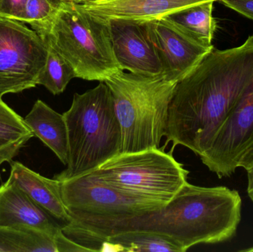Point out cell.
I'll use <instances>...</instances> for the list:
<instances>
[{
  "label": "cell",
  "mask_w": 253,
  "mask_h": 252,
  "mask_svg": "<svg viewBox=\"0 0 253 252\" xmlns=\"http://www.w3.org/2000/svg\"><path fill=\"white\" fill-rule=\"evenodd\" d=\"M213 1L202 3L168 16L172 22L207 45H212L217 22L212 16Z\"/></svg>",
  "instance_id": "18"
},
{
  "label": "cell",
  "mask_w": 253,
  "mask_h": 252,
  "mask_svg": "<svg viewBox=\"0 0 253 252\" xmlns=\"http://www.w3.org/2000/svg\"><path fill=\"white\" fill-rule=\"evenodd\" d=\"M0 226L31 228L56 238L63 225L7 181L0 186Z\"/></svg>",
  "instance_id": "13"
},
{
  "label": "cell",
  "mask_w": 253,
  "mask_h": 252,
  "mask_svg": "<svg viewBox=\"0 0 253 252\" xmlns=\"http://www.w3.org/2000/svg\"><path fill=\"white\" fill-rule=\"evenodd\" d=\"M242 206L238 191L187 182L169 202L154 211L129 218L74 221L102 244L110 235L145 231L171 238L184 252L199 244H220L234 238Z\"/></svg>",
  "instance_id": "2"
},
{
  "label": "cell",
  "mask_w": 253,
  "mask_h": 252,
  "mask_svg": "<svg viewBox=\"0 0 253 252\" xmlns=\"http://www.w3.org/2000/svg\"><path fill=\"white\" fill-rule=\"evenodd\" d=\"M56 6L50 22L36 32L68 61L77 78L105 81L122 71L114 56L108 22L80 4L56 1Z\"/></svg>",
  "instance_id": "5"
},
{
  "label": "cell",
  "mask_w": 253,
  "mask_h": 252,
  "mask_svg": "<svg viewBox=\"0 0 253 252\" xmlns=\"http://www.w3.org/2000/svg\"><path fill=\"white\" fill-rule=\"evenodd\" d=\"M105 82L109 87L122 130L121 153L160 148L168 108L176 82L162 75L120 71Z\"/></svg>",
  "instance_id": "4"
},
{
  "label": "cell",
  "mask_w": 253,
  "mask_h": 252,
  "mask_svg": "<svg viewBox=\"0 0 253 252\" xmlns=\"http://www.w3.org/2000/svg\"><path fill=\"white\" fill-rule=\"evenodd\" d=\"M56 7L53 0H26L19 21L29 23L34 31H39L50 22Z\"/></svg>",
  "instance_id": "21"
},
{
  "label": "cell",
  "mask_w": 253,
  "mask_h": 252,
  "mask_svg": "<svg viewBox=\"0 0 253 252\" xmlns=\"http://www.w3.org/2000/svg\"><path fill=\"white\" fill-rule=\"evenodd\" d=\"M248 176V193L253 202V157L244 167Z\"/></svg>",
  "instance_id": "26"
},
{
  "label": "cell",
  "mask_w": 253,
  "mask_h": 252,
  "mask_svg": "<svg viewBox=\"0 0 253 252\" xmlns=\"http://www.w3.org/2000/svg\"><path fill=\"white\" fill-rule=\"evenodd\" d=\"M218 1L253 21V0H218Z\"/></svg>",
  "instance_id": "24"
},
{
  "label": "cell",
  "mask_w": 253,
  "mask_h": 252,
  "mask_svg": "<svg viewBox=\"0 0 253 252\" xmlns=\"http://www.w3.org/2000/svg\"><path fill=\"white\" fill-rule=\"evenodd\" d=\"M209 1L218 0H95L80 5L105 22L119 20L147 23Z\"/></svg>",
  "instance_id": "12"
},
{
  "label": "cell",
  "mask_w": 253,
  "mask_h": 252,
  "mask_svg": "<svg viewBox=\"0 0 253 252\" xmlns=\"http://www.w3.org/2000/svg\"><path fill=\"white\" fill-rule=\"evenodd\" d=\"M10 164L7 182L22 189L34 202L63 226L72 220L62 201L59 180L44 177L18 161H13Z\"/></svg>",
  "instance_id": "14"
},
{
  "label": "cell",
  "mask_w": 253,
  "mask_h": 252,
  "mask_svg": "<svg viewBox=\"0 0 253 252\" xmlns=\"http://www.w3.org/2000/svg\"><path fill=\"white\" fill-rule=\"evenodd\" d=\"M60 182L62 201L72 220L129 218L165 205L113 187L90 174Z\"/></svg>",
  "instance_id": "7"
},
{
  "label": "cell",
  "mask_w": 253,
  "mask_h": 252,
  "mask_svg": "<svg viewBox=\"0 0 253 252\" xmlns=\"http://www.w3.org/2000/svg\"><path fill=\"white\" fill-rule=\"evenodd\" d=\"M253 81V36L239 47L212 48L175 84L168 108L166 144L196 155L208 149L227 115Z\"/></svg>",
  "instance_id": "1"
},
{
  "label": "cell",
  "mask_w": 253,
  "mask_h": 252,
  "mask_svg": "<svg viewBox=\"0 0 253 252\" xmlns=\"http://www.w3.org/2000/svg\"><path fill=\"white\" fill-rule=\"evenodd\" d=\"M240 252H253V247H251V248L246 249V250H241Z\"/></svg>",
  "instance_id": "28"
},
{
  "label": "cell",
  "mask_w": 253,
  "mask_h": 252,
  "mask_svg": "<svg viewBox=\"0 0 253 252\" xmlns=\"http://www.w3.org/2000/svg\"><path fill=\"white\" fill-rule=\"evenodd\" d=\"M47 45V61L39 77L38 84L44 86L52 94L59 95L65 91L70 81L77 76L68 61L51 46Z\"/></svg>",
  "instance_id": "19"
},
{
  "label": "cell",
  "mask_w": 253,
  "mask_h": 252,
  "mask_svg": "<svg viewBox=\"0 0 253 252\" xmlns=\"http://www.w3.org/2000/svg\"><path fill=\"white\" fill-rule=\"evenodd\" d=\"M26 0H0V17L19 21Z\"/></svg>",
  "instance_id": "22"
},
{
  "label": "cell",
  "mask_w": 253,
  "mask_h": 252,
  "mask_svg": "<svg viewBox=\"0 0 253 252\" xmlns=\"http://www.w3.org/2000/svg\"><path fill=\"white\" fill-rule=\"evenodd\" d=\"M24 121L34 136L50 148L59 161L67 166L69 146L68 129L63 115L53 110L42 101L37 100Z\"/></svg>",
  "instance_id": "15"
},
{
  "label": "cell",
  "mask_w": 253,
  "mask_h": 252,
  "mask_svg": "<svg viewBox=\"0 0 253 252\" xmlns=\"http://www.w3.org/2000/svg\"><path fill=\"white\" fill-rule=\"evenodd\" d=\"M64 118L69 159L53 179L65 181L88 174L121 153L122 130L112 94L105 81L83 94L75 93Z\"/></svg>",
  "instance_id": "3"
},
{
  "label": "cell",
  "mask_w": 253,
  "mask_h": 252,
  "mask_svg": "<svg viewBox=\"0 0 253 252\" xmlns=\"http://www.w3.org/2000/svg\"><path fill=\"white\" fill-rule=\"evenodd\" d=\"M189 171L162 148L120 153L88 174L126 192L166 204L187 183Z\"/></svg>",
  "instance_id": "6"
},
{
  "label": "cell",
  "mask_w": 253,
  "mask_h": 252,
  "mask_svg": "<svg viewBox=\"0 0 253 252\" xmlns=\"http://www.w3.org/2000/svg\"><path fill=\"white\" fill-rule=\"evenodd\" d=\"M56 1H69V2L76 3V4H85V3L90 2V1H95V0H53Z\"/></svg>",
  "instance_id": "27"
},
{
  "label": "cell",
  "mask_w": 253,
  "mask_h": 252,
  "mask_svg": "<svg viewBox=\"0 0 253 252\" xmlns=\"http://www.w3.org/2000/svg\"><path fill=\"white\" fill-rule=\"evenodd\" d=\"M57 252L56 238L37 229L0 226V252Z\"/></svg>",
  "instance_id": "17"
},
{
  "label": "cell",
  "mask_w": 253,
  "mask_h": 252,
  "mask_svg": "<svg viewBox=\"0 0 253 252\" xmlns=\"http://www.w3.org/2000/svg\"><path fill=\"white\" fill-rule=\"evenodd\" d=\"M105 251L184 252L175 241L165 235L145 231H130L104 239Z\"/></svg>",
  "instance_id": "16"
},
{
  "label": "cell",
  "mask_w": 253,
  "mask_h": 252,
  "mask_svg": "<svg viewBox=\"0 0 253 252\" xmlns=\"http://www.w3.org/2000/svg\"><path fill=\"white\" fill-rule=\"evenodd\" d=\"M34 136L24 118L9 108L0 97V139L25 144Z\"/></svg>",
  "instance_id": "20"
},
{
  "label": "cell",
  "mask_w": 253,
  "mask_h": 252,
  "mask_svg": "<svg viewBox=\"0 0 253 252\" xmlns=\"http://www.w3.org/2000/svg\"><path fill=\"white\" fill-rule=\"evenodd\" d=\"M199 157L220 179L232 176L251 161L253 157V81Z\"/></svg>",
  "instance_id": "9"
},
{
  "label": "cell",
  "mask_w": 253,
  "mask_h": 252,
  "mask_svg": "<svg viewBox=\"0 0 253 252\" xmlns=\"http://www.w3.org/2000/svg\"><path fill=\"white\" fill-rule=\"evenodd\" d=\"M24 146L25 144L23 143H14L0 139V167L4 162H12L13 158Z\"/></svg>",
  "instance_id": "23"
},
{
  "label": "cell",
  "mask_w": 253,
  "mask_h": 252,
  "mask_svg": "<svg viewBox=\"0 0 253 252\" xmlns=\"http://www.w3.org/2000/svg\"><path fill=\"white\" fill-rule=\"evenodd\" d=\"M146 24L162 64V75L168 81L182 79L214 47L198 41L168 18Z\"/></svg>",
  "instance_id": "10"
},
{
  "label": "cell",
  "mask_w": 253,
  "mask_h": 252,
  "mask_svg": "<svg viewBox=\"0 0 253 252\" xmlns=\"http://www.w3.org/2000/svg\"><path fill=\"white\" fill-rule=\"evenodd\" d=\"M116 60L122 71L147 76L162 75V67L147 24L108 22Z\"/></svg>",
  "instance_id": "11"
},
{
  "label": "cell",
  "mask_w": 253,
  "mask_h": 252,
  "mask_svg": "<svg viewBox=\"0 0 253 252\" xmlns=\"http://www.w3.org/2000/svg\"><path fill=\"white\" fill-rule=\"evenodd\" d=\"M47 57V44L34 30L0 17V97L38 85Z\"/></svg>",
  "instance_id": "8"
},
{
  "label": "cell",
  "mask_w": 253,
  "mask_h": 252,
  "mask_svg": "<svg viewBox=\"0 0 253 252\" xmlns=\"http://www.w3.org/2000/svg\"><path fill=\"white\" fill-rule=\"evenodd\" d=\"M56 244L57 252H90L85 247L65 236L63 232L56 237Z\"/></svg>",
  "instance_id": "25"
}]
</instances>
